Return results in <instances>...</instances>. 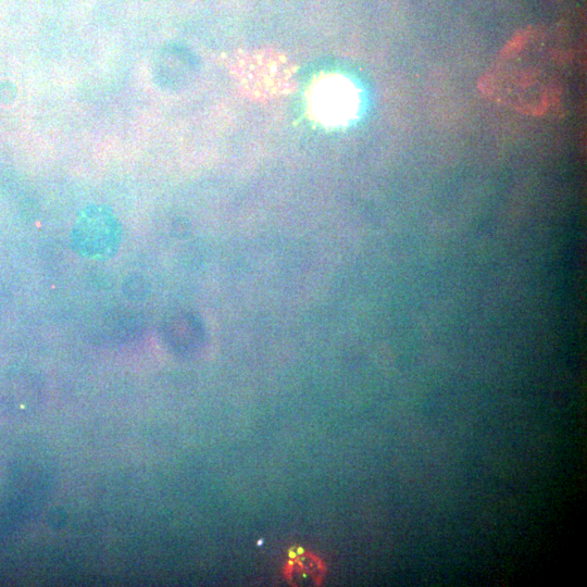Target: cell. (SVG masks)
Listing matches in <instances>:
<instances>
[{
	"mask_svg": "<svg viewBox=\"0 0 587 587\" xmlns=\"http://www.w3.org/2000/svg\"><path fill=\"white\" fill-rule=\"evenodd\" d=\"M570 48L539 30L512 38L478 83L488 99L528 115H541L561 99Z\"/></svg>",
	"mask_w": 587,
	"mask_h": 587,
	"instance_id": "cell-1",
	"label": "cell"
},
{
	"mask_svg": "<svg viewBox=\"0 0 587 587\" xmlns=\"http://www.w3.org/2000/svg\"><path fill=\"white\" fill-rule=\"evenodd\" d=\"M295 68L282 53L264 49L241 52L232 73L241 93L252 100H270L294 89Z\"/></svg>",
	"mask_w": 587,
	"mask_h": 587,
	"instance_id": "cell-2",
	"label": "cell"
},
{
	"mask_svg": "<svg viewBox=\"0 0 587 587\" xmlns=\"http://www.w3.org/2000/svg\"><path fill=\"white\" fill-rule=\"evenodd\" d=\"M309 109L324 124L341 125L352 120L359 110L355 86L340 75H327L309 90Z\"/></svg>",
	"mask_w": 587,
	"mask_h": 587,
	"instance_id": "cell-3",
	"label": "cell"
}]
</instances>
